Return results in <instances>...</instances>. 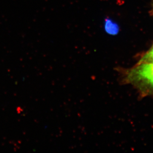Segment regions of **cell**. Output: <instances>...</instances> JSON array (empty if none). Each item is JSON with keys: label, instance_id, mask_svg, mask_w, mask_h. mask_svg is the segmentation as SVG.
<instances>
[{"label": "cell", "instance_id": "cell-1", "mask_svg": "<svg viewBox=\"0 0 153 153\" xmlns=\"http://www.w3.org/2000/svg\"><path fill=\"white\" fill-rule=\"evenodd\" d=\"M126 82L136 87L143 94L153 93V64L140 63L127 71Z\"/></svg>", "mask_w": 153, "mask_h": 153}, {"label": "cell", "instance_id": "cell-2", "mask_svg": "<svg viewBox=\"0 0 153 153\" xmlns=\"http://www.w3.org/2000/svg\"><path fill=\"white\" fill-rule=\"evenodd\" d=\"M104 28L107 33L109 34H117L119 32L118 25L111 19H105L104 23Z\"/></svg>", "mask_w": 153, "mask_h": 153}, {"label": "cell", "instance_id": "cell-3", "mask_svg": "<svg viewBox=\"0 0 153 153\" xmlns=\"http://www.w3.org/2000/svg\"><path fill=\"white\" fill-rule=\"evenodd\" d=\"M140 63H151L153 64V46L148 52H147L138 62Z\"/></svg>", "mask_w": 153, "mask_h": 153}, {"label": "cell", "instance_id": "cell-4", "mask_svg": "<svg viewBox=\"0 0 153 153\" xmlns=\"http://www.w3.org/2000/svg\"><path fill=\"white\" fill-rule=\"evenodd\" d=\"M16 111H17L18 114H20L22 113V111H23V109L21 108L20 107H18L16 108Z\"/></svg>", "mask_w": 153, "mask_h": 153}]
</instances>
